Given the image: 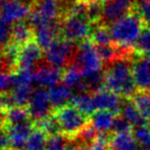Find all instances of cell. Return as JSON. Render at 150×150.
Listing matches in <instances>:
<instances>
[{"label": "cell", "instance_id": "19", "mask_svg": "<svg viewBox=\"0 0 150 150\" xmlns=\"http://www.w3.org/2000/svg\"><path fill=\"white\" fill-rule=\"evenodd\" d=\"M31 115L27 106H13L4 111V126H14L32 122Z\"/></svg>", "mask_w": 150, "mask_h": 150}, {"label": "cell", "instance_id": "38", "mask_svg": "<svg viewBox=\"0 0 150 150\" xmlns=\"http://www.w3.org/2000/svg\"><path fill=\"white\" fill-rule=\"evenodd\" d=\"M0 150H12L9 136L3 124L0 125Z\"/></svg>", "mask_w": 150, "mask_h": 150}, {"label": "cell", "instance_id": "32", "mask_svg": "<svg viewBox=\"0 0 150 150\" xmlns=\"http://www.w3.org/2000/svg\"><path fill=\"white\" fill-rule=\"evenodd\" d=\"M135 49L141 55H150V29L144 28L135 46Z\"/></svg>", "mask_w": 150, "mask_h": 150}, {"label": "cell", "instance_id": "18", "mask_svg": "<svg viewBox=\"0 0 150 150\" xmlns=\"http://www.w3.org/2000/svg\"><path fill=\"white\" fill-rule=\"evenodd\" d=\"M34 39H35L34 28L30 24H27L23 21V22H18L14 24V26L12 27L11 43H14L20 47H22V46L34 41Z\"/></svg>", "mask_w": 150, "mask_h": 150}, {"label": "cell", "instance_id": "29", "mask_svg": "<svg viewBox=\"0 0 150 150\" xmlns=\"http://www.w3.org/2000/svg\"><path fill=\"white\" fill-rule=\"evenodd\" d=\"M133 135L142 150H150V126L144 125L133 128Z\"/></svg>", "mask_w": 150, "mask_h": 150}, {"label": "cell", "instance_id": "10", "mask_svg": "<svg viewBox=\"0 0 150 150\" xmlns=\"http://www.w3.org/2000/svg\"><path fill=\"white\" fill-rule=\"evenodd\" d=\"M92 99L95 111L108 110L117 115H120L124 100L122 97H120L117 93L103 88L97 92L92 93Z\"/></svg>", "mask_w": 150, "mask_h": 150}, {"label": "cell", "instance_id": "16", "mask_svg": "<svg viewBox=\"0 0 150 150\" xmlns=\"http://www.w3.org/2000/svg\"><path fill=\"white\" fill-rule=\"evenodd\" d=\"M35 40L43 49H47L52 43L57 40L60 35L59 25L55 23H46L34 28Z\"/></svg>", "mask_w": 150, "mask_h": 150}, {"label": "cell", "instance_id": "2", "mask_svg": "<svg viewBox=\"0 0 150 150\" xmlns=\"http://www.w3.org/2000/svg\"><path fill=\"white\" fill-rule=\"evenodd\" d=\"M144 24L141 14L133 10L110 25L109 30L113 43L120 48L133 52L141 33L144 30Z\"/></svg>", "mask_w": 150, "mask_h": 150}, {"label": "cell", "instance_id": "7", "mask_svg": "<svg viewBox=\"0 0 150 150\" xmlns=\"http://www.w3.org/2000/svg\"><path fill=\"white\" fill-rule=\"evenodd\" d=\"M61 12L60 0H37L32 8L29 22L33 28L46 23H55Z\"/></svg>", "mask_w": 150, "mask_h": 150}, {"label": "cell", "instance_id": "28", "mask_svg": "<svg viewBox=\"0 0 150 150\" xmlns=\"http://www.w3.org/2000/svg\"><path fill=\"white\" fill-rule=\"evenodd\" d=\"M91 41L93 42L95 46L106 45V44L112 43V38L109 28L105 27L104 25L97 26L92 30L91 33Z\"/></svg>", "mask_w": 150, "mask_h": 150}, {"label": "cell", "instance_id": "17", "mask_svg": "<svg viewBox=\"0 0 150 150\" xmlns=\"http://www.w3.org/2000/svg\"><path fill=\"white\" fill-rule=\"evenodd\" d=\"M117 115L108 110H97L90 117V122L98 133H109L112 131Z\"/></svg>", "mask_w": 150, "mask_h": 150}, {"label": "cell", "instance_id": "4", "mask_svg": "<svg viewBox=\"0 0 150 150\" xmlns=\"http://www.w3.org/2000/svg\"><path fill=\"white\" fill-rule=\"evenodd\" d=\"M75 65L83 73L84 77L102 71V60L97 51L96 46L91 40H84L79 45L75 55Z\"/></svg>", "mask_w": 150, "mask_h": 150}, {"label": "cell", "instance_id": "14", "mask_svg": "<svg viewBox=\"0 0 150 150\" xmlns=\"http://www.w3.org/2000/svg\"><path fill=\"white\" fill-rule=\"evenodd\" d=\"M133 75L138 91H150V56H141L134 61Z\"/></svg>", "mask_w": 150, "mask_h": 150}, {"label": "cell", "instance_id": "25", "mask_svg": "<svg viewBox=\"0 0 150 150\" xmlns=\"http://www.w3.org/2000/svg\"><path fill=\"white\" fill-rule=\"evenodd\" d=\"M145 120L150 122V91H137L131 98Z\"/></svg>", "mask_w": 150, "mask_h": 150}, {"label": "cell", "instance_id": "9", "mask_svg": "<svg viewBox=\"0 0 150 150\" xmlns=\"http://www.w3.org/2000/svg\"><path fill=\"white\" fill-rule=\"evenodd\" d=\"M27 107H28L31 117L35 122L48 117L53 111L49 93L44 88L34 90Z\"/></svg>", "mask_w": 150, "mask_h": 150}, {"label": "cell", "instance_id": "5", "mask_svg": "<svg viewBox=\"0 0 150 150\" xmlns=\"http://www.w3.org/2000/svg\"><path fill=\"white\" fill-rule=\"evenodd\" d=\"M59 28L60 35L63 39L69 40L71 42L87 40L92 33L91 23L87 18L71 14L64 16L59 25Z\"/></svg>", "mask_w": 150, "mask_h": 150}, {"label": "cell", "instance_id": "15", "mask_svg": "<svg viewBox=\"0 0 150 150\" xmlns=\"http://www.w3.org/2000/svg\"><path fill=\"white\" fill-rule=\"evenodd\" d=\"M63 71L52 65H41L36 71V84L41 88H50L59 85L62 81Z\"/></svg>", "mask_w": 150, "mask_h": 150}, {"label": "cell", "instance_id": "43", "mask_svg": "<svg viewBox=\"0 0 150 150\" xmlns=\"http://www.w3.org/2000/svg\"><path fill=\"white\" fill-rule=\"evenodd\" d=\"M102 3H105V2H107V1H110V0H100Z\"/></svg>", "mask_w": 150, "mask_h": 150}, {"label": "cell", "instance_id": "23", "mask_svg": "<svg viewBox=\"0 0 150 150\" xmlns=\"http://www.w3.org/2000/svg\"><path fill=\"white\" fill-rule=\"evenodd\" d=\"M71 104L77 107L79 110L84 112L85 115H91L95 112L94 104H93L92 93L89 92H78L73 95L71 99Z\"/></svg>", "mask_w": 150, "mask_h": 150}, {"label": "cell", "instance_id": "39", "mask_svg": "<svg viewBox=\"0 0 150 150\" xmlns=\"http://www.w3.org/2000/svg\"><path fill=\"white\" fill-rule=\"evenodd\" d=\"M67 150H89V147L84 144H79L76 146H69Z\"/></svg>", "mask_w": 150, "mask_h": 150}, {"label": "cell", "instance_id": "30", "mask_svg": "<svg viewBox=\"0 0 150 150\" xmlns=\"http://www.w3.org/2000/svg\"><path fill=\"white\" fill-rule=\"evenodd\" d=\"M102 11L103 3L100 0H94V1L88 2L87 20L91 23V25L101 22V20H102Z\"/></svg>", "mask_w": 150, "mask_h": 150}, {"label": "cell", "instance_id": "44", "mask_svg": "<svg viewBox=\"0 0 150 150\" xmlns=\"http://www.w3.org/2000/svg\"><path fill=\"white\" fill-rule=\"evenodd\" d=\"M149 126H150V122H149Z\"/></svg>", "mask_w": 150, "mask_h": 150}, {"label": "cell", "instance_id": "33", "mask_svg": "<svg viewBox=\"0 0 150 150\" xmlns=\"http://www.w3.org/2000/svg\"><path fill=\"white\" fill-rule=\"evenodd\" d=\"M12 41L11 24L0 18V48L4 49Z\"/></svg>", "mask_w": 150, "mask_h": 150}, {"label": "cell", "instance_id": "42", "mask_svg": "<svg viewBox=\"0 0 150 150\" xmlns=\"http://www.w3.org/2000/svg\"><path fill=\"white\" fill-rule=\"evenodd\" d=\"M77 1H84V2H91V1H94V0H77Z\"/></svg>", "mask_w": 150, "mask_h": 150}, {"label": "cell", "instance_id": "22", "mask_svg": "<svg viewBox=\"0 0 150 150\" xmlns=\"http://www.w3.org/2000/svg\"><path fill=\"white\" fill-rule=\"evenodd\" d=\"M111 150H140L133 132L112 134Z\"/></svg>", "mask_w": 150, "mask_h": 150}, {"label": "cell", "instance_id": "26", "mask_svg": "<svg viewBox=\"0 0 150 150\" xmlns=\"http://www.w3.org/2000/svg\"><path fill=\"white\" fill-rule=\"evenodd\" d=\"M84 80V75L77 65H69L63 71L62 83L69 88H76Z\"/></svg>", "mask_w": 150, "mask_h": 150}, {"label": "cell", "instance_id": "24", "mask_svg": "<svg viewBox=\"0 0 150 150\" xmlns=\"http://www.w3.org/2000/svg\"><path fill=\"white\" fill-rule=\"evenodd\" d=\"M48 139L49 136L43 130L35 127L29 136L25 150H46Z\"/></svg>", "mask_w": 150, "mask_h": 150}, {"label": "cell", "instance_id": "36", "mask_svg": "<svg viewBox=\"0 0 150 150\" xmlns=\"http://www.w3.org/2000/svg\"><path fill=\"white\" fill-rule=\"evenodd\" d=\"M129 132H133V126L120 115H117V119H115L112 128V134H120V133Z\"/></svg>", "mask_w": 150, "mask_h": 150}, {"label": "cell", "instance_id": "20", "mask_svg": "<svg viewBox=\"0 0 150 150\" xmlns=\"http://www.w3.org/2000/svg\"><path fill=\"white\" fill-rule=\"evenodd\" d=\"M48 93H49L50 101H51L53 109L61 107L65 104H69L74 95L71 88L67 87L63 84L62 85L59 84V85L48 89Z\"/></svg>", "mask_w": 150, "mask_h": 150}, {"label": "cell", "instance_id": "1", "mask_svg": "<svg viewBox=\"0 0 150 150\" xmlns=\"http://www.w3.org/2000/svg\"><path fill=\"white\" fill-rule=\"evenodd\" d=\"M104 86L124 99H131L138 91L129 58H119L109 63L104 71Z\"/></svg>", "mask_w": 150, "mask_h": 150}, {"label": "cell", "instance_id": "6", "mask_svg": "<svg viewBox=\"0 0 150 150\" xmlns=\"http://www.w3.org/2000/svg\"><path fill=\"white\" fill-rule=\"evenodd\" d=\"M77 49L74 42L67 39H57L45 51V60L49 65L62 69L69 67V62L75 58Z\"/></svg>", "mask_w": 150, "mask_h": 150}, {"label": "cell", "instance_id": "13", "mask_svg": "<svg viewBox=\"0 0 150 150\" xmlns=\"http://www.w3.org/2000/svg\"><path fill=\"white\" fill-rule=\"evenodd\" d=\"M4 126V125H3ZM8 133L12 150H25L28 138L35 128L33 122L24 124L14 125V126H4Z\"/></svg>", "mask_w": 150, "mask_h": 150}, {"label": "cell", "instance_id": "27", "mask_svg": "<svg viewBox=\"0 0 150 150\" xmlns=\"http://www.w3.org/2000/svg\"><path fill=\"white\" fill-rule=\"evenodd\" d=\"M34 125H35V127H37V128H40L41 130H43L49 137L56 136V135L61 134L57 120L55 119V117H54L52 113L50 115H48V117H44V119H42L40 120H36V122H34Z\"/></svg>", "mask_w": 150, "mask_h": 150}, {"label": "cell", "instance_id": "34", "mask_svg": "<svg viewBox=\"0 0 150 150\" xmlns=\"http://www.w3.org/2000/svg\"><path fill=\"white\" fill-rule=\"evenodd\" d=\"M67 141H69V139L65 138L61 134L49 137L46 150H67V148H69Z\"/></svg>", "mask_w": 150, "mask_h": 150}, {"label": "cell", "instance_id": "11", "mask_svg": "<svg viewBox=\"0 0 150 150\" xmlns=\"http://www.w3.org/2000/svg\"><path fill=\"white\" fill-rule=\"evenodd\" d=\"M133 0H110L103 3L102 20L106 25H112L134 9Z\"/></svg>", "mask_w": 150, "mask_h": 150}, {"label": "cell", "instance_id": "21", "mask_svg": "<svg viewBox=\"0 0 150 150\" xmlns=\"http://www.w3.org/2000/svg\"><path fill=\"white\" fill-rule=\"evenodd\" d=\"M120 115L128 120L133 126V128L149 124L148 120H145L144 117L141 115L138 108L135 106V104L133 103V101L131 100V99L129 101L127 100V99H126V101H124L122 110H120Z\"/></svg>", "mask_w": 150, "mask_h": 150}, {"label": "cell", "instance_id": "40", "mask_svg": "<svg viewBox=\"0 0 150 150\" xmlns=\"http://www.w3.org/2000/svg\"><path fill=\"white\" fill-rule=\"evenodd\" d=\"M4 107L3 104H2V101L1 98H0V125L3 124V120H4Z\"/></svg>", "mask_w": 150, "mask_h": 150}, {"label": "cell", "instance_id": "8", "mask_svg": "<svg viewBox=\"0 0 150 150\" xmlns=\"http://www.w3.org/2000/svg\"><path fill=\"white\" fill-rule=\"evenodd\" d=\"M31 5L20 0H0V18L9 24H16L29 18Z\"/></svg>", "mask_w": 150, "mask_h": 150}, {"label": "cell", "instance_id": "35", "mask_svg": "<svg viewBox=\"0 0 150 150\" xmlns=\"http://www.w3.org/2000/svg\"><path fill=\"white\" fill-rule=\"evenodd\" d=\"M99 135V133L95 130L94 127L91 125V122L80 133V135L77 137V139L80 140L81 144H84L86 146H89L91 143L97 138V136Z\"/></svg>", "mask_w": 150, "mask_h": 150}, {"label": "cell", "instance_id": "37", "mask_svg": "<svg viewBox=\"0 0 150 150\" xmlns=\"http://www.w3.org/2000/svg\"><path fill=\"white\" fill-rule=\"evenodd\" d=\"M138 9L147 28L150 29V0H143L142 2H140Z\"/></svg>", "mask_w": 150, "mask_h": 150}, {"label": "cell", "instance_id": "31", "mask_svg": "<svg viewBox=\"0 0 150 150\" xmlns=\"http://www.w3.org/2000/svg\"><path fill=\"white\" fill-rule=\"evenodd\" d=\"M111 139L112 134L110 133H99L97 138L89 145V150H111Z\"/></svg>", "mask_w": 150, "mask_h": 150}, {"label": "cell", "instance_id": "41", "mask_svg": "<svg viewBox=\"0 0 150 150\" xmlns=\"http://www.w3.org/2000/svg\"><path fill=\"white\" fill-rule=\"evenodd\" d=\"M20 1L25 2V3L29 4V5H34V4L36 3V1H37V0H20Z\"/></svg>", "mask_w": 150, "mask_h": 150}, {"label": "cell", "instance_id": "3", "mask_svg": "<svg viewBox=\"0 0 150 150\" xmlns=\"http://www.w3.org/2000/svg\"><path fill=\"white\" fill-rule=\"evenodd\" d=\"M52 115L57 120L61 135L69 140H75L80 133L90 124V117L69 103L56 109Z\"/></svg>", "mask_w": 150, "mask_h": 150}, {"label": "cell", "instance_id": "12", "mask_svg": "<svg viewBox=\"0 0 150 150\" xmlns=\"http://www.w3.org/2000/svg\"><path fill=\"white\" fill-rule=\"evenodd\" d=\"M43 56V48L36 41H32L22 46L18 52L16 71L18 69H34L41 61Z\"/></svg>", "mask_w": 150, "mask_h": 150}]
</instances>
